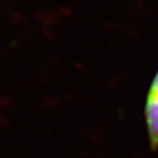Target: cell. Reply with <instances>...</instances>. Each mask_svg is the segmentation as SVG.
<instances>
[{
	"label": "cell",
	"mask_w": 158,
	"mask_h": 158,
	"mask_svg": "<svg viewBox=\"0 0 158 158\" xmlns=\"http://www.w3.org/2000/svg\"><path fill=\"white\" fill-rule=\"evenodd\" d=\"M144 120L151 149L156 152L158 151V70L153 77L146 94Z\"/></svg>",
	"instance_id": "1"
}]
</instances>
